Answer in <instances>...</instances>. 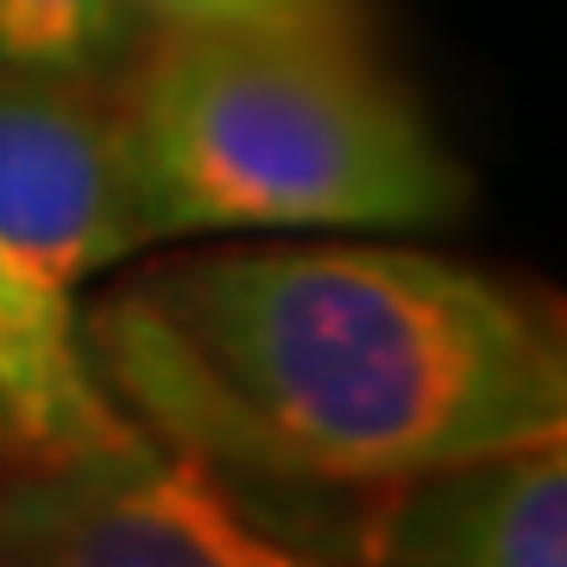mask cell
I'll list each match as a JSON object with an SVG mask.
<instances>
[{
	"mask_svg": "<svg viewBox=\"0 0 567 567\" xmlns=\"http://www.w3.org/2000/svg\"><path fill=\"white\" fill-rule=\"evenodd\" d=\"M353 567H567V454L529 442L365 492Z\"/></svg>",
	"mask_w": 567,
	"mask_h": 567,
	"instance_id": "obj_5",
	"label": "cell"
},
{
	"mask_svg": "<svg viewBox=\"0 0 567 567\" xmlns=\"http://www.w3.org/2000/svg\"><path fill=\"white\" fill-rule=\"evenodd\" d=\"M89 365L152 442L271 492H379L561 442L555 316L404 246H240L89 316Z\"/></svg>",
	"mask_w": 567,
	"mask_h": 567,
	"instance_id": "obj_1",
	"label": "cell"
},
{
	"mask_svg": "<svg viewBox=\"0 0 567 567\" xmlns=\"http://www.w3.org/2000/svg\"><path fill=\"white\" fill-rule=\"evenodd\" d=\"M133 0H0V70L95 76L121 58Z\"/></svg>",
	"mask_w": 567,
	"mask_h": 567,
	"instance_id": "obj_7",
	"label": "cell"
},
{
	"mask_svg": "<svg viewBox=\"0 0 567 567\" xmlns=\"http://www.w3.org/2000/svg\"><path fill=\"white\" fill-rule=\"evenodd\" d=\"M164 32H360L353 0H133Z\"/></svg>",
	"mask_w": 567,
	"mask_h": 567,
	"instance_id": "obj_8",
	"label": "cell"
},
{
	"mask_svg": "<svg viewBox=\"0 0 567 567\" xmlns=\"http://www.w3.org/2000/svg\"><path fill=\"white\" fill-rule=\"evenodd\" d=\"M145 246L234 227H429L466 183L360 32H164L121 89Z\"/></svg>",
	"mask_w": 567,
	"mask_h": 567,
	"instance_id": "obj_2",
	"label": "cell"
},
{
	"mask_svg": "<svg viewBox=\"0 0 567 567\" xmlns=\"http://www.w3.org/2000/svg\"><path fill=\"white\" fill-rule=\"evenodd\" d=\"M0 567H334L152 435L0 473Z\"/></svg>",
	"mask_w": 567,
	"mask_h": 567,
	"instance_id": "obj_3",
	"label": "cell"
},
{
	"mask_svg": "<svg viewBox=\"0 0 567 567\" xmlns=\"http://www.w3.org/2000/svg\"><path fill=\"white\" fill-rule=\"evenodd\" d=\"M121 95L89 76L0 70V252L70 303L82 278L140 252Z\"/></svg>",
	"mask_w": 567,
	"mask_h": 567,
	"instance_id": "obj_4",
	"label": "cell"
},
{
	"mask_svg": "<svg viewBox=\"0 0 567 567\" xmlns=\"http://www.w3.org/2000/svg\"><path fill=\"white\" fill-rule=\"evenodd\" d=\"M140 435L145 429L95 379L70 303L44 297L0 252V442L20 447V461H44L126 447Z\"/></svg>",
	"mask_w": 567,
	"mask_h": 567,
	"instance_id": "obj_6",
	"label": "cell"
}]
</instances>
